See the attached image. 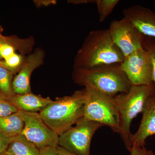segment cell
<instances>
[{"mask_svg": "<svg viewBox=\"0 0 155 155\" xmlns=\"http://www.w3.org/2000/svg\"><path fill=\"white\" fill-rule=\"evenodd\" d=\"M75 74V80L79 84L110 96L127 93L131 86L120 64L78 69Z\"/></svg>", "mask_w": 155, "mask_h": 155, "instance_id": "1", "label": "cell"}, {"mask_svg": "<svg viewBox=\"0 0 155 155\" xmlns=\"http://www.w3.org/2000/svg\"><path fill=\"white\" fill-rule=\"evenodd\" d=\"M84 90L58 98L39 114L45 124L59 136L83 117Z\"/></svg>", "mask_w": 155, "mask_h": 155, "instance_id": "2", "label": "cell"}, {"mask_svg": "<svg viewBox=\"0 0 155 155\" xmlns=\"http://www.w3.org/2000/svg\"><path fill=\"white\" fill-rule=\"evenodd\" d=\"M125 56L115 44L109 29L93 31L90 33L78 56L79 69H88L103 65L120 64Z\"/></svg>", "mask_w": 155, "mask_h": 155, "instance_id": "3", "label": "cell"}, {"mask_svg": "<svg viewBox=\"0 0 155 155\" xmlns=\"http://www.w3.org/2000/svg\"><path fill=\"white\" fill-rule=\"evenodd\" d=\"M155 92V84L153 82L150 85H131L127 93L114 97L119 118V134L128 150L132 135L130 130L131 122L138 114L142 113L147 100Z\"/></svg>", "mask_w": 155, "mask_h": 155, "instance_id": "4", "label": "cell"}, {"mask_svg": "<svg viewBox=\"0 0 155 155\" xmlns=\"http://www.w3.org/2000/svg\"><path fill=\"white\" fill-rule=\"evenodd\" d=\"M84 118L120 131L119 118L114 97L104 94L91 87H85Z\"/></svg>", "mask_w": 155, "mask_h": 155, "instance_id": "5", "label": "cell"}, {"mask_svg": "<svg viewBox=\"0 0 155 155\" xmlns=\"http://www.w3.org/2000/svg\"><path fill=\"white\" fill-rule=\"evenodd\" d=\"M105 126L82 117L59 136V146L77 155H90L92 138L96 131Z\"/></svg>", "mask_w": 155, "mask_h": 155, "instance_id": "6", "label": "cell"}, {"mask_svg": "<svg viewBox=\"0 0 155 155\" xmlns=\"http://www.w3.org/2000/svg\"><path fill=\"white\" fill-rule=\"evenodd\" d=\"M20 111L24 123L22 135L39 149L59 147V135L45 124L39 113Z\"/></svg>", "mask_w": 155, "mask_h": 155, "instance_id": "7", "label": "cell"}, {"mask_svg": "<svg viewBox=\"0 0 155 155\" xmlns=\"http://www.w3.org/2000/svg\"><path fill=\"white\" fill-rule=\"evenodd\" d=\"M108 29L113 41L125 57L142 48L144 35L125 17L112 21Z\"/></svg>", "mask_w": 155, "mask_h": 155, "instance_id": "8", "label": "cell"}, {"mask_svg": "<svg viewBox=\"0 0 155 155\" xmlns=\"http://www.w3.org/2000/svg\"><path fill=\"white\" fill-rule=\"evenodd\" d=\"M120 67L131 85H150L154 82L151 62L143 48L125 57Z\"/></svg>", "mask_w": 155, "mask_h": 155, "instance_id": "9", "label": "cell"}, {"mask_svg": "<svg viewBox=\"0 0 155 155\" xmlns=\"http://www.w3.org/2000/svg\"><path fill=\"white\" fill-rule=\"evenodd\" d=\"M142 113L138 130L130 137V148L134 146L144 147L147 139L155 135V92L147 100Z\"/></svg>", "mask_w": 155, "mask_h": 155, "instance_id": "10", "label": "cell"}, {"mask_svg": "<svg viewBox=\"0 0 155 155\" xmlns=\"http://www.w3.org/2000/svg\"><path fill=\"white\" fill-rule=\"evenodd\" d=\"M124 17L128 19L144 36L155 38V13L150 9L137 5L123 11Z\"/></svg>", "mask_w": 155, "mask_h": 155, "instance_id": "11", "label": "cell"}, {"mask_svg": "<svg viewBox=\"0 0 155 155\" xmlns=\"http://www.w3.org/2000/svg\"><path fill=\"white\" fill-rule=\"evenodd\" d=\"M43 54L41 51H37L27 58L12 82L14 93L23 94L30 93L31 75L33 70L41 64Z\"/></svg>", "mask_w": 155, "mask_h": 155, "instance_id": "12", "label": "cell"}, {"mask_svg": "<svg viewBox=\"0 0 155 155\" xmlns=\"http://www.w3.org/2000/svg\"><path fill=\"white\" fill-rule=\"evenodd\" d=\"M9 100L19 111L31 113H40L53 101L49 97L44 98L31 92L15 94Z\"/></svg>", "mask_w": 155, "mask_h": 155, "instance_id": "13", "label": "cell"}, {"mask_svg": "<svg viewBox=\"0 0 155 155\" xmlns=\"http://www.w3.org/2000/svg\"><path fill=\"white\" fill-rule=\"evenodd\" d=\"M24 121L20 111L9 116L0 117V132L13 139L22 133Z\"/></svg>", "mask_w": 155, "mask_h": 155, "instance_id": "14", "label": "cell"}, {"mask_svg": "<svg viewBox=\"0 0 155 155\" xmlns=\"http://www.w3.org/2000/svg\"><path fill=\"white\" fill-rule=\"evenodd\" d=\"M15 155H39V149L20 134L12 139L7 150Z\"/></svg>", "mask_w": 155, "mask_h": 155, "instance_id": "15", "label": "cell"}, {"mask_svg": "<svg viewBox=\"0 0 155 155\" xmlns=\"http://www.w3.org/2000/svg\"><path fill=\"white\" fill-rule=\"evenodd\" d=\"M12 79V72L5 67H0V91L8 99L15 94Z\"/></svg>", "mask_w": 155, "mask_h": 155, "instance_id": "16", "label": "cell"}, {"mask_svg": "<svg viewBox=\"0 0 155 155\" xmlns=\"http://www.w3.org/2000/svg\"><path fill=\"white\" fill-rule=\"evenodd\" d=\"M119 0H96L97 8L99 16L100 22H104L111 14Z\"/></svg>", "mask_w": 155, "mask_h": 155, "instance_id": "17", "label": "cell"}, {"mask_svg": "<svg viewBox=\"0 0 155 155\" xmlns=\"http://www.w3.org/2000/svg\"><path fill=\"white\" fill-rule=\"evenodd\" d=\"M142 48L149 56L153 67V81L155 84V38L145 36Z\"/></svg>", "mask_w": 155, "mask_h": 155, "instance_id": "18", "label": "cell"}, {"mask_svg": "<svg viewBox=\"0 0 155 155\" xmlns=\"http://www.w3.org/2000/svg\"><path fill=\"white\" fill-rule=\"evenodd\" d=\"M18 111L19 110L9 99L0 98V117L9 116Z\"/></svg>", "mask_w": 155, "mask_h": 155, "instance_id": "19", "label": "cell"}, {"mask_svg": "<svg viewBox=\"0 0 155 155\" xmlns=\"http://www.w3.org/2000/svg\"><path fill=\"white\" fill-rule=\"evenodd\" d=\"M22 61V58L19 55L14 53L12 55L5 60L7 65L14 72L19 66Z\"/></svg>", "mask_w": 155, "mask_h": 155, "instance_id": "20", "label": "cell"}, {"mask_svg": "<svg viewBox=\"0 0 155 155\" xmlns=\"http://www.w3.org/2000/svg\"><path fill=\"white\" fill-rule=\"evenodd\" d=\"M130 155H155L151 150H147L145 147L134 146L128 150Z\"/></svg>", "mask_w": 155, "mask_h": 155, "instance_id": "21", "label": "cell"}, {"mask_svg": "<svg viewBox=\"0 0 155 155\" xmlns=\"http://www.w3.org/2000/svg\"><path fill=\"white\" fill-rule=\"evenodd\" d=\"M14 48L12 46L6 43L3 45L1 49V55L2 58L6 60L7 58L14 54Z\"/></svg>", "mask_w": 155, "mask_h": 155, "instance_id": "22", "label": "cell"}, {"mask_svg": "<svg viewBox=\"0 0 155 155\" xmlns=\"http://www.w3.org/2000/svg\"><path fill=\"white\" fill-rule=\"evenodd\" d=\"M12 139L0 132V155L7 150Z\"/></svg>", "mask_w": 155, "mask_h": 155, "instance_id": "23", "label": "cell"}, {"mask_svg": "<svg viewBox=\"0 0 155 155\" xmlns=\"http://www.w3.org/2000/svg\"><path fill=\"white\" fill-rule=\"evenodd\" d=\"M58 147H47L40 149L39 155H59Z\"/></svg>", "mask_w": 155, "mask_h": 155, "instance_id": "24", "label": "cell"}, {"mask_svg": "<svg viewBox=\"0 0 155 155\" xmlns=\"http://www.w3.org/2000/svg\"><path fill=\"white\" fill-rule=\"evenodd\" d=\"M59 155H77L68 151L61 147H58Z\"/></svg>", "mask_w": 155, "mask_h": 155, "instance_id": "25", "label": "cell"}, {"mask_svg": "<svg viewBox=\"0 0 155 155\" xmlns=\"http://www.w3.org/2000/svg\"><path fill=\"white\" fill-rule=\"evenodd\" d=\"M6 42L5 40L2 37L0 36V61L2 59L1 54V49L3 45L5 44Z\"/></svg>", "mask_w": 155, "mask_h": 155, "instance_id": "26", "label": "cell"}, {"mask_svg": "<svg viewBox=\"0 0 155 155\" xmlns=\"http://www.w3.org/2000/svg\"><path fill=\"white\" fill-rule=\"evenodd\" d=\"M0 67H5V68H6V69H8V70L11 71V72H13V71L11 70V68H9V67H8V65H7V64H6L5 61H0Z\"/></svg>", "mask_w": 155, "mask_h": 155, "instance_id": "27", "label": "cell"}, {"mask_svg": "<svg viewBox=\"0 0 155 155\" xmlns=\"http://www.w3.org/2000/svg\"><path fill=\"white\" fill-rule=\"evenodd\" d=\"M0 155H15L13 153L9 151L8 150H7L5 152V153H3L2 154Z\"/></svg>", "mask_w": 155, "mask_h": 155, "instance_id": "28", "label": "cell"}, {"mask_svg": "<svg viewBox=\"0 0 155 155\" xmlns=\"http://www.w3.org/2000/svg\"><path fill=\"white\" fill-rule=\"evenodd\" d=\"M0 98H7L5 96H4V95L1 92V91H0Z\"/></svg>", "mask_w": 155, "mask_h": 155, "instance_id": "29", "label": "cell"}]
</instances>
